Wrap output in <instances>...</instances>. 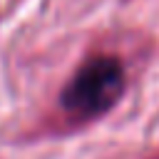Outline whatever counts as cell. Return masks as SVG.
Masks as SVG:
<instances>
[{"label":"cell","mask_w":159,"mask_h":159,"mask_svg":"<svg viewBox=\"0 0 159 159\" xmlns=\"http://www.w3.org/2000/svg\"><path fill=\"white\" fill-rule=\"evenodd\" d=\"M127 87V67L117 55H89L60 92V114L70 124H87L107 114Z\"/></svg>","instance_id":"obj_1"}]
</instances>
